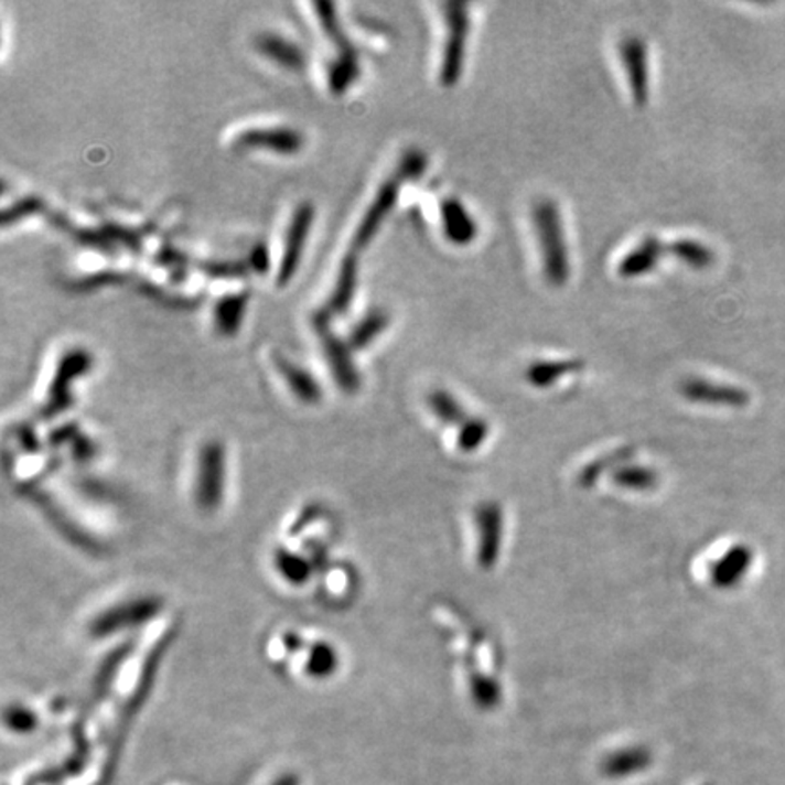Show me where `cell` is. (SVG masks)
<instances>
[{
  "instance_id": "4316f807",
  "label": "cell",
  "mask_w": 785,
  "mask_h": 785,
  "mask_svg": "<svg viewBox=\"0 0 785 785\" xmlns=\"http://www.w3.org/2000/svg\"><path fill=\"white\" fill-rule=\"evenodd\" d=\"M471 700L482 711H493L502 702V687L495 678L484 673H473L470 677Z\"/></svg>"
},
{
  "instance_id": "d6986e66",
  "label": "cell",
  "mask_w": 785,
  "mask_h": 785,
  "mask_svg": "<svg viewBox=\"0 0 785 785\" xmlns=\"http://www.w3.org/2000/svg\"><path fill=\"white\" fill-rule=\"evenodd\" d=\"M133 646L131 644H122V646L117 647L114 652L106 656V660L98 667L97 677L94 680V689H92V697H89V706H97L104 697L108 695L109 689H111V684H114L115 677L119 675V669L125 664L126 658L130 655Z\"/></svg>"
},
{
  "instance_id": "d590c367",
  "label": "cell",
  "mask_w": 785,
  "mask_h": 785,
  "mask_svg": "<svg viewBox=\"0 0 785 785\" xmlns=\"http://www.w3.org/2000/svg\"><path fill=\"white\" fill-rule=\"evenodd\" d=\"M6 725L15 731V733H30L36 728L35 713L32 709L22 708V706H11L8 711H6Z\"/></svg>"
},
{
  "instance_id": "d4e9b609",
  "label": "cell",
  "mask_w": 785,
  "mask_h": 785,
  "mask_svg": "<svg viewBox=\"0 0 785 785\" xmlns=\"http://www.w3.org/2000/svg\"><path fill=\"white\" fill-rule=\"evenodd\" d=\"M275 568L282 574V579L288 580L293 585L308 584L311 579L313 568L304 557L293 553L290 549L280 548L275 551Z\"/></svg>"
},
{
  "instance_id": "52a82bcc",
  "label": "cell",
  "mask_w": 785,
  "mask_h": 785,
  "mask_svg": "<svg viewBox=\"0 0 785 785\" xmlns=\"http://www.w3.org/2000/svg\"><path fill=\"white\" fill-rule=\"evenodd\" d=\"M89 367H92V357H89L88 353L80 352V350L67 353L66 357L58 364L55 380H53L52 388H50V398H47L46 406L42 409V417L52 419V417L64 413L72 406L69 386H72L75 378L88 372Z\"/></svg>"
},
{
  "instance_id": "603a6c76",
  "label": "cell",
  "mask_w": 785,
  "mask_h": 785,
  "mask_svg": "<svg viewBox=\"0 0 785 785\" xmlns=\"http://www.w3.org/2000/svg\"><path fill=\"white\" fill-rule=\"evenodd\" d=\"M257 47L264 55L273 58L280 66L300 69L304 66V53L293 42L286 41L282 36L264 35L257 41Z\"/></svg>"
},
{
  "instance_id": "7a4b0ae2",
  "label": "cell",
  "mask_w": 785,
  "mask_h": 785,
  "mask_svg": "<svg viewBox=\"0 0 785 785\" xmlns=\"http://www.w3.org/2000/svg\"><path fill=\"white\" fill-rule=\"evenodd\" d=\"M533 224L542 248L544 273L551 286H563L568 282L569 251L563 238L562 218L558 206L551 198H542L533 207Z\"/></svg>"
},
{
  "instance_id": "f35d334b",
  "label": "cell",
  "mask_w": 785,
  "mask_h": 785,
  "mask_svg": "<svg viewBox=\"0 0 785 785\" xmlns=\"http://www.w3.org/2000/svg\"><path fill=\"white\" fill-rule=\"evenodd\" d=\"M299 782H297V778H294L293 775H288V776H282L279 782L275 785H297Z\"/></svg>"
},
{
  "instance_id": "f546056e",
  "label": "cell",
  "mask_w": 785,
  "mask_h": 785,
  "mask_svg": "<svg viewBox=\"0 0 785 785\" xmlns=\"http://www.w3.org/2000/svg\"><path fill=\"white\" fill-rule=\"evenodd\" d=\"M304 667L311 678L331 677L338 667V655L326 642H316L310 647Z\"/></svg>"
},
{
  "instance_id": "83f0119b",
  "label": "cell",
  "mask_w": 785,
  "mask_h": 785,
  "mask_svg": "<svg viewBox=\"0 0 785 785\" xmlns=\"http://www.w3.org/2000/svg\"><path fill=\"white\" fill-rule=\"evenodd\" d=\"M388 324L389 316L386 311H369L357 326L353 327L352 335H350V347L362 350V347L369 346L388 327Z\"/></svg>"
},
{
  "instance_id": "74e56055",
  "label": "cell",
  "mask_w": 785,
  "mask_h": 785,
  "mask_svg": "<svg viewBox=\"0 0 785 785\" xmlns=\"http://www.w3.org/2000/svg\"><path fill=\"white\" fill-rule=\"evenodd\" d=\"M284 644L291 652H297V649H300V646H302V638H300L299 635H294V633H288V635L284 636Z\"/></svg>"
},
{
  "instance_id": "8992f818",
  "label": "cell",
  "mask_w": 785,
  "mask_h": 785,
  "mask_svg": "<svg viewBox=\"0 0 785 785\" xmlns=\"http://www.w3.org/2000/svg\"><path fill=\"white\" fill-rule=\"evenodd\" d=\"M478 548L476 562L484 571H491L498 563L504 540V512L498 502H482L475 509Z\"/></svg>"
},
{
  "instance_id": "e0dca14e",
  "label": "cell",
  "mask_w": 785,
  "mask_h": 785,
  "mask_svg": "<svg viewBox=\"0 0 785 785\" xmlns=\"http://www.w3.org/2000/svg\"><path fill=\"white\" fill-rule=\"evenodd\" d=\"M666 251L667 246L662 244L660 238L646 237L642 240L641 246H636L627 257L622 259L619 273L627 279L649 273L652 269L656 268V264L660 262L662 255Z\"/></svg>"
},
{
  "instance_id": "4fadbf2b",
  "label": "cell",
  "mask_w": 785,
  "mask_h": 785,
  "mask_svg": "<svg viewBox=\"0 0 785 785\" xmlns=\"http://www.w3.org/2000/svg\"><path fill=\"white\" fill-rule=\"evenodd\" d=\"M653 764L652 751L646 745H630L605 754L600 762V773L611 781H624L641 775Z\"/></svg>"
},
{
  "instance_id": "f1b7e54d",
  "label": "cell",
  "mask_w": 785,
  "mask_h": 785,
  "mask_svg": "<svg viewBox=\"0 0 785 785\" xmlns=\"http://www.w3.org/2000/svg\"><path fill=\"white\" fill-rule=\"evenodd\" d=\"M616 486L627 491H652L658 484L656 471L644 465L624 464L613 473Z\"/></svg>"
},
{
  "instance_id": "e575fe53",
  "label": "cell",
  "mask_w": 785,
  "mask_h": 785,
  "mask_svg": "<svg viewBox=\"0 0 785 785\" xmlns=\"http://www.w3.org/2000/svg\"><path fill=\"white\" fill-rule=\"evenodd\" d=\"M428 168V159L424 153L419 150H411L404 155L402 161L398 164L397 175L400 181H415L424 173Z\"/></svg>"
},
{
  "instance_id": "4dcf8cb0",
  "label": "cell",
  "mask_w": 785,
  "mask_h": 785,
  "mask_svg": "<svg viewBox=\"0 0 785 785\" xmlns=\"http://www.w3.org/2000/svg\"><path fill=\"white\" fill-rule=\"evenodd\" d=\"M244 304H246V299L237 297V294L218 300L215 305V324L221 333L232 335L238 330L244 315Z\"/></svg>"
},
{
  "instance_id": "1f68e13d",
  "label": "cell",
  "mask_w": 785,
  "mask_h": 785,
  "mask_svg": "<svg viewBox=\"0 0 785 785\" xmlns=\"http://www.w3.org/2000/svg\"><path fill=\"white\" fill-rule=\"evenodd\" d=\"M631 455H633V451L624 448V450L615 451V453H610V455L602 456V459L593 460L591 464L585 465L584 470L580 471V486H593L594 482L599 481L600 476L604 475L605 471L613 467V465L622 467V465L625 464V460L631 459Z\"/></svg>"
},
{
  "instance_id": "9c48e42d",
  "label": "cell",
  "mask_w": 785,
  "mask_h": 785,
  "mask_svg": "<svg viewBox=\"0 0 785 785\" xmlns=\"http://www.w3.org/2000/svg\"><path fill=\"white\" fill-rule=\"evenodd\" d=\"M621 57L627 72L631 95L636 106H646L649 98V67H647V47L638 36H627L621 44Z\"/></svg>"
},
{
  "instance_id": "277c9868",
  "label": "cell",
  "mask_w": 785,
  "mask_h": 785,
  "mask_svg": "<svg viewBox=\"0 0 785 785\" xmlns=\"http://www.w3.org/2000/svg\"><path fill=\"white\" fill-rule=\"evenodd\" d=\"M226 493V450L221 442L202 445L196 462L195 501L202 512L221 507Z\"/></svg>"
},
{
  "instance_id": "7c38bea8",
  "label": "cell",
  "mask_w": 785,
  "mask_h": 785,
  "mask_svg": "<svg viewBox=\"0 0 785 785\" xmlns=\"http://www.w3.org/2000/svg\"><path fill=\"white\" fill-rule=\"evenodd\" d=\"M680 391H682L684 398L695 404L740 408V406L750 402V395L744 389L725 386V384L708 383L702 378H689L680 386Z\"/></svg>"
},
{
  "instance_id": "5b68a950",
  "label": "cell",
  "mask_w": 785,
  "mask_h": 785,
  "mask_svg": "<svg viewBox=\"0 0 785 785\" xmlns=\"http://www.w3.org/2000/svg\"><path fill=\"white\" fill-rule=\"evenodd\" d=\"M445 26H448V39H445L444 55H442V67H440V78L444 86H455L462 77L464 69L465 50H467V35H470V6L462 2H448L444 4Z\"/></svg>"
},
{
  "instance_id": "484cf974",
  "label": "cell",
  "mask_w": 785,
  "mask_h": 785,
  "mask_svg": "<svg viewBox=\"0 0 785 785\" xmlns=\"http://www.w3.org/2000/svg\"><path fill=\"white\" fill-rule=\"evenodd\" d=\"M667 251L677 257L680 262L687 264L689 268L708 269L713 266L714 254L706 244L691 240V238H680L671 246H667Z\"/></svg>"
},
{
  "instance_id": "3957f363",
  "label": "cell",
  "mask_w": 785,
  "mask_h": 785,
  "mask_svg": "<svg viewBox=\"0 0 785 785\" xmlns=\"http://www.w3.org/2000/svg\"><path fill=\"white\" fill-rule=\"evenodd\" d=\"M162 611V600L159 596H137L111 605L98 613L89 622L88 633L92 638H108L125 631L137 630L153 621Z\"/></svg>"
},
{
  "instance_id": "6da1fadb",
  "label": "cell",
  "mask_w": 785,
  "mask_h": 785,
  "mask_svg": "<svg viewBox=\"0 0 785 785\" xmlns=\"http://www.w3.org/2000/svg\"><path fill=\"white\" fill-rule=\"evenodd\" d=\"M175 631H168L162 638H159L155 646L151 647V652L146 656L144 664L140 667L139 678H137V684H135L133 692L128 697L125 706L120 708L119 720L115 723L114 734H111V739H109L108 759H106L103 771L104 784H109L111 776H114V770L117 767V762H119L120 751H122V745H125L126 736L130 733V725L133 723V720L137 719L140 709L144 708L146 700H148L151 689H153V682H155L159 667H161L162 660H164L165 653H168L171 644L175 641Z\"/></svg>"
},
{
  "instance_id": "836d02e7",
  "label": "cell",
  "mask_w": 785,
  "mask_h": 785,
  "mask_svg": "<svg viewBox=\"0 0 785 785\" xmlns=\"http://www.w3.org/2000/svg\"><path fill=\"white\" fill-rule=\"evenodd\" d=\"M358 77V64L355 53L347 52L342 55L338 63L330 69V86L333 94H342L350 84Z\"/></svg>"
},
{
  "instance_id": "ba28073f",
  "label": "cell",
  "mask_w": 785,
  "mask_h": 785,
  "mask_svg": "<svg viewBox=\"0 0 785 785\" xmlns=\"http://www.w3.org/2000/svg\"><path fill=\"white\" fill-rule=\"evenodd\" d=\"M315 324L319 327V333H321L319 336H321L322 344H324V352H326L331 372L335 375L336 384L344 391H357L358 386H361V378H358L357 367L353 364L352 355H350V347L344 342L338 341L335 335H331L330 330H327V316L324 311H321L315 316Z\"/></svg>"
},
{
  "instance_id": "9a60e30c",
  "label": "cell",
  "mask_w": 785,
  "mask_h": 785,
  "mask_svg": "<svg viewBox=\"0 0 785 785\" xmlns=\"http://www.w3.org/2000/svg\"><path fill=\"white\" fill-rule=\"evenodd\" d=\"M238 148H264L277 153H297L302 148V137L294 130H249L237 137Z\"/></svg>"
},
{
  "instance_id": "30bf717a",
  "label": "cell",
  "mask_w": 785,
  "mask_h": 785,
  "mask_svg": "<svg viewBox=\"0 0 785 785\" xmlns=\"http://www.w3.org/2000/svg\"><path fill=\"white\" fill-rule=\"evenodd\" d=\"M311 223H313V206L311 204H302L294 212L293 221H291L290 229H288V237H286L284 257H282L279 277H277L279 286L288 284L294 271H297L300 255H302V246H304L308 233H310Z\"/></svg>"
},
{
  "instance_id": "d6a6232c",
  "label": "cell",
  "mask_w": 785,
  "mask_h": 785,
  "mask_svg": "<svg viewBox=\"0 0 785 785\" xmlns=\"http://www.w3.org/2000/svg\"><path fill=\"white\" fill-rule=\"evenodd\" d=\"M487 437H490V424L486 420L470 417L464 424L460 426L459 448L464 453H475L484 445Z\"/></svg>"
},
{
  "instance_id": "ac0fdd59",
  "label": "cell",
  "mask_w": 785,
  "mask_h": 785,
  "mask_svg": "<svg viewBox=\"0 0 785 785\" xmlns=\"http://www.w3.org/2000/svg\"><path fill=\"white\" fill-rule=\"evenodd\" d=\"M355 286H357V260H355V255H347L342 262L335 291L327 300L324 313H335V315L346 313L347 308L352 304L353 294H355Z\"/></svg>"
},
{
  "instance_id": "8d00e7d4",
  "label": "cell",
  "mask_w": 785,
  "mask_h": 785,
  "mask_svg": "<svg viewBox=\"0 0 785 785\" xmlns=\"http://www.w3.org/2000/svg\"><path fill=\"white\" fill-rule=\"evenodd\" d=\"M39 207H41V202L36 201V198H24V201L15 204L13 209H8V212L4 213V224H10L11 221H19V218L24 217L28 213H35Z\"/></svg>"
},
{
  "instance_id": "5bb4252c",
  "label": "cell",
  "mask_w": 785,
  "mask_h": 785,
  "mask_svg": "<svg viewBox=\"0 0 785 785\" xmlns=\"http://www.w3.org/2000/svg\"><path fill=\"white\" fill-rule=\"evenodd\" d=\"M440 213H442V224H444L448 240L456 246H465V244L475 240L478 228L462 202L456 201L453 196L444 198L440 206Z\"/></svg>"
},
{
  "instance_id": "44dd1931",
  "label": "cell",
  "mask_w": 785,
  "mask_h": 785,
  "mask_svg": "<svg viewBox=\"0 0 785 785\" xmlns=\"http://www.w3.org/2000/svg\"><path fill=\"white\" fill-rule=\"evenodd\" d=\"M584 364L580 361L535 362L526 372L527 383L535 388H551L560 378L580 372Z\"/></svg>"
},
{
  "instance_id": "7402d4cb",
  "label": "cell",
  "mask_w": 785,
  "mask_h": 785,
  "mask_svg": "<svg viewBox=\"0 0 785 785\" xmlns=\"http://www.w3.org/2000/svg\"><path fill=\"white\" fill-rule=\"evenodd\" d=\"M26 491L28 496L32 495L33 501L42 507V512L46 513L47 517L52 518V523L55 524V526L61 529V533L66 535L69 540H75V544L84 549L97 548V544H95L92 538H86V535H84L80 529L73 526L69 518L64 517L63 512H61V507H55V504L47 498L46 493L36 491L35 487H28Z\"/></svg>"
},
{
  "instance_id": "ffe728a7",
  "label": "cell",
  "mask_w": 785,
  "mask_h": 785,
  "mask_svg": "<svg viewBox=\"0 0 785 785\" xmlns=\"http://www.w3.org/2000/svg\"><path fill=\"white\" fill-rule=\"evenodd\" d=\"M279 372L284 377L286 384L290 386L294 397L305 404H315L321 400L322 389L316 384L315 378L311 377L310 373L304 372L302 367L294 366L291 362L279 361Z\"/></svg>"
},
{
  "instance_id": "2e32d148",
  "label": "cell",
  "mask_w": 785,
  "mask_h": 785,
  "mask_svg": "<svg viewBox=\"0 0 785 785\" xmlns=\"http://www.w3.org/2000/svg\"><path fill=\"white\" fill-rule=\"evenodd\" d=\"M751 560H753V555H751L750 548L734 546L720 558L719 562L714 563L711 569V582L720 589L734 588L740 580L744 579Z\"/></svg>"
},
{
  "instance_id": "8fae6325",
  "label": "cell",
  "mask_w": 785,
  "mask_h": 785,
  "mask_svg": "<svg viewBox=\"0 0 785 785\" xmlns=\"http://www.w3.org/2000/svg\"><path fill=\"white\" fill-rule=\"evenodd\" d=\"M400 184H402V181H400L398 176H395V179L386 182V184L380 187L377 198L373 201L372 206H369L366 215L362 218L355 237H353V248H366L367 243L377 235L380 224L384 223V218L388 217V213L391 212L395 202H397L398 193H400Z\"/></svg>"
},
{
  "instance_id": "cb8c5ba5",
  "label": "cell",
  "mask_w": 785,
  "mask_h": 785,
  "mask_svg": "<svg viewBox=\"0 0 785 785\" xmlns=\"http://www.w3.org/2000/svg\"><path fill=\"white\" fill-rule=\"evenodd\" d=\"M429 409L445 426H462L470 419L464 406L445 389H434L428 397Z\"/></svg>"
}]
</instances>
